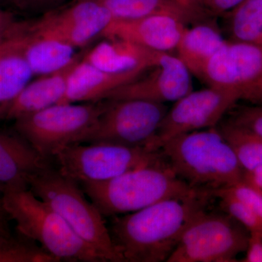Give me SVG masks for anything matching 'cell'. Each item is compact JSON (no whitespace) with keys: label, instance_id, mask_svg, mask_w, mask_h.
<instances>
[{"label":"cell","instance_id":"1","mask_svg":"<svg viewBox=\"0 0 262 262\" xmlns=\"http://www.w3.org/2000/svg\"><path fill=\"white\" fill-rule=\"evenodd\" d=\"M210 192L165 200L113 216L110 235L125 262L167 261L193 219L206 210Z\"/></svg>","mask_w":262,"mask_h":262},{"label":"cell","instance_id":"2","mask_svg":"<svg viewBox=\"0 0 262 262\" xmlns=\"http://www.w3.org/2000/svg\"><path fill=\"white\" fill-rule=\"evenodd\" d=\"M160 150L173 173L198 190L212 193L244 178L237 157L215 127L177 136Z\"/></svg>","mask_w":262,"mask_h":262},{"label":"cell","instance_id":"3","mask_svg":"<svg viewBox=\"0 0 262 262\" xmlns=\"http://www.w3.org/2000/svg\"><path fill=\"white\" fill-rule=\"evenodd\" d=\"M85 195L103 216L127 214L165 200L198 190L179 179L163 160L129 170L110 180L81 183Z\"/></svg>","mask_w":262,"mask_h":262},{"label":"cell","instance_id":"4","mask_svg":"<svg viewBox=\"0 0 262 262\" xmlns=\"http://www.w3.org/2000/svg\"><path fill=\"white\" fill-rule=\"evenodd\" d=\"M1 205L20 234L41 245L57 261L106 262L65 220L29 189L3 190Z\"/></svg>","mask_w":262,"mask_h":262},{"label":"cell","instance_id":"5","mask_svg":"<svg viewBox=\"0 0 262 262\" xmlns=\"http://www.w3.org/2000/svg\"><path fill=\"white\" fill-rule=\"evenodd\" d=\"M28 186L106 262H125L114 244L104 216L92 202L88 201L78 183L49 165L31 176Z\"/></svg>","mask_w":262,"mask_h":262},{"label":"cell","instance_id":"6","mask_svg":"<svg viewBox=\"0 0 262 262\" xmlns=\"http://www.w3.org/2000/svg\"><path fill=\"white\" fill-rule=\"evenodd\" d=\"M106 105V99L53 105L18 117L14 120V129L48 160L61 148L77 144Z\"/></svg>","mask_w":262,"mask_h":262},{"label":"cell","instance_id":"7","mask_svg":"<svg viewBox=\"0 0 262 262\" xmlns=\"http://www.w3.org/2000/svg\"><path fill=\"white\" fill-rule=\"evenodd\" d=\"M62 174L81 184L110 180L144 165L165 160L161 150L110 144H73L58 150Z\"/></svg>","mask_w":262,"mask_h":262},{"label":"cell","instance_id":"8","mask_svg":"<svg viewBox=\"0 0 262 262\" xmlns=\"http://www.w3.org/2000/svg\"><path fill=\"white\" fill-rule=\"evenodd\" d=\"M230 215L201 211L167 262H233L247 249L249 234Z\"/></svg>","mask_w":262,"mask_h":262},{"label":"cell","instance_id":"9","mask_svg":"<svg viewBox=\"0 0 262 262\" xmlns=\"http://www.w3.org/2000/svg\"><path fill=\"white\" fill-rule=\"evenodd\" d=\"M106 100L104 111L77 144L145 147L168 110L165 103L146 100Z\"/></svg>","mask_w":262,"mask_h":262},{"label":"cell","instance_id":"10","mask_svg":"<svg viewBox=\"0 0 262 262\" xmlns=\"http://www.w3.org/2000/svg\"><path fill=\"white\" fill-rule=\"evenodd\" d=\"M238 100L232 93L215 88L192 91L168 110L146 149L158 151L177 136L215 127Z\"/></svg>","mask_w":262,"mask_h":262},{"label":"cell","instance_id":"11","mask_svg":"<svg viewBox=\"0 0 262 262\" xmlns=\"http://www.w3.org/2000/svg\"><path fill=\"white\" fill-rule=\"evenodd\" d=\"M202 82L232 93L239 100L258 102L262 97V48L226 42L207 65Z\"/></svg>","mask_w":262,"mask_h":262},{"label":"cell","instance_id":"12","mask_svg":"<svg viewBox=\"0 0 262 262\" xmlns=\"http://www.w3.org/2000/svg\"><path fill=\"white\" fill-rule=\"evenodd\" d=\"M113 20L110 12L97 2L75 0L69 6L27 20L26 32L58 39L80 49L101 37Z\"/></svg>","mask_w":262,"mask_h":262},{"label":"cell","instance_id":"13","mask_svg":"<svg viewBox=\"0 0 262 262\" xmlns=\"http://www.w3.org/2000/svg\"><path fill=\"white\" fill-rule=\"evenodd\" d=\"M193 91L191 74L177 57L160 52L156 63L140 77L108 93L103 99L175 102Z\"/></svg>","mask_w":262,"mask_h":262},{"label":"cell","instance_id":"14","mask_svg":"<svg viewBox=\"0 0 262 262\" xmlns=\"http://www.w3.org/2000/svg\"><path fill=\"white\" fill-rule=\"evenodd\" d=\"M186 24L170 15H155L134 20H113L101 37L126 41L151 51L177 49Z\"/></svg>","mask_w":262,"mask_h":262},{"label":"cell","instance_id":"15","mask_svg":"<svg viewBox=\"0 0 262 262\" xmlns=\"http://www.w3.org/2000/svg\"><path fill=\"white\" fill-rule=\"evenodd\" d=\"M49 165L48 160L15 129L0 130V184L3 190L29 189V177Z\"/></svg>","mask_w":262,"mask_h":262},{"label":"cell","instance_id":"16","mask_svg":"<svg viewBox=\"0 0 262 262\" xmlns=\"http://www.w3.org/2000/svg\"><path fill=\"white\" fill-rule=\"evenodd\" d=\"M149 68L139 67L127 72H110L96 68L82 58L72 71L64 97L60 103L103 99L108 93L136 80Z\"/></svg>","mask_w":262,"mask_h":262},{"label":"cell","instance_id":"17","mask_svg":"<svg viewBox=\"0 0 262 262\" xmlns=\"http://www.w3.org/2000/svg\"><path fill=\"white\" fill-rule=\"evenodd\" d=\"M84 53L81 52L73 61L62 70L39 76V78L29 82L10 103L5 113V120H15L61 103L71 74L83 58Z\"/></svg>","mask_w":262,"mask_h":262},{"label":"cell","instance_id":"18","mask_svg":"<svg viewBox=\"0 0 262 262\" xmlns=\"http://www.w3.org/2000/svg\"><path fill=\"white\" fill-rule=\"evenodd\" d=\"M158 51H151L121 39L104 38L85 52L83 60L110 72H123L155 65Z\"/></svg>","mask_w":262,"mask_h":262},{"label":"cell","instance_id":"19","mask_svg":"<svg viewBox=\"0 0 262 262\" xmlns=\"http://www.w3.org/2000/svg\"><path fill=\"white\" fill-rule=\"evenodd\" d=\"M227 42L220 31L201 22L184 30L176 49L177 56L191 75L203 81L207 65Z\"/></svg>","mask_w":262,"mask_h":262},{"label":"cell","instance_id":"20","mask_svg":"<svg viewBox=\"0 0 262 262\" xmlns=\"http://www.w3.org/2000/svg\"><path fill=\"white\" fill-rule=\"evenodd\" d=\"M110 12L113 20H134L155 15L179 19L186 24L204 22L209 14L189 9L177 0H94Z\"/></svg>","mask_w":262,"mask_h":262},{"label":"cell","instance_id":"21","mask_svg":"<svg viewBox=\"0 0 262 262\" xmlns=\"http://www.w3.org/2000/svg\"><path fill=\"white\" fill-rule=\"evenodd\" d=\"M33 76L24 56L22 35L0 46V110L5 116L10 103Z\"/></svg>","mask_w":262,"mask_h":262},{"label":"cell","instance_id":"22","mask_svg":"<svg viewBox=\"0 0 262 262\" xmlns=\"http://www.w3.org/2000/svg\"><path fill=\"white\" fill-rule=\"evenodd\" d=\"M22 42L24 56L34 76L61 70L80 54L77 48L68 43L27 32L22 35Z\"/></svg>","mask_w":262,"mask_h":262},{"label":"cell","instance_id":"23","mask_svg":"<svg viewBox=\"0 0 262 262\" xmlns=\"http://www.w3.org/2000/svg\"><path fill=\"white\" fill-rule=\"evenodd\" d=\"M215 128L232 148L245 173L262 165L261 136L230 120L221 121Z\"/></svg>","mask_w":262,"mask_h":262},{"label":"cell","instance_id":"24","mask_svg":"<svg viewBox=\"0 0 262 262\" xmlns=\"http://www.w3.org/2000/svg\"><path fill=\"white\" fill-rule=\"evenodd\" d=\"M225 14L233 42L262 48V0H244Z\"/></svg>","mask_w":262,"mask_h":262},{"label":"cell","instance_id":"25","mask_svg":"<svg viewBox=\"0 0 262 262\" xmlns=\"http://www.w3.org/2000/svg\"><path fill=\"white\" fill-rule=\"evenodd\" d=\"M24 236L17 237L10 229L0 235V262H56L44 248Z\"/></svg>","mask_w":262,"mask_h":262},{"label":"cell","instance_id":"26","mask_svg":"<svg viewBox=\"0 0 262 262\" xmlns=\"http://www.w3.org/2000/svg\"><path fill=\"white\" fill-rule=\"evenodd\" d=\"M220 199V206L229 215L247 229L248 232L261 230L262 220L241 200L233 195L227 188L212 192Z\"/></svg>","mask_w":262,"mask_h":262},{"label":"cell","instance_id":"27","mask_svg":"<svg viewBox=\"0 0 262 262\" xmlns=\"http://www.w3.org/2000/svg\"><path fill=\"white\" fill-rule=\"evenodd\" d=\"M227 189L251 208L262 220V193L257 188L243 179Z\"/></svg>","mask_w":262,"mask_h":262},{"label":"cell","instance_id":"28","mask_svg":"<svg viewBox=\"0 0 262 262\" xmlns=\"http://www.w3.org/2000/svg\"><path fill=\"white\" fill-rule=\"evenodd\" d=\"M27 20H17L11 12L0 9V46L23 35Z\"/></svg>","mask_w":262,"mask_h":262},{"label":"cell","instance_id":"29","mask_svg":"<svg viewBox=\"0 0 262 262\" xmlns=\"http://www.w3.org/2000/svg\"><path fill=\"white\" fill-rule=\"evenodd\" d=\"M232 122L253 131L262 137V107H244L237 110Z\"/></svg>","mask_w":262,"mask_h":262},{"label":"cell","instance_id":"30","mask_svg":"<svg viewBox=\"0 0 262 262\" xmlns=\"http://www.w3.org/2000/svg\"><path fill=\"white\" fill-rule=\"evenodd\" d=\"M67 0H9L8 3L20 11L28 13H44L56 9Z\"/></svg>","mask_w":262,"mask_h":262},{"label":"cell","instance_id":"31","mask_svg":"<svg viewBox=\"0 0 262 262\" xmlns=\"http://www.w3.org/2000/svg\"><path fill=\"white\" fill-rule=\"evenodd\" d=\"M245 262H262V229L250 232Z\"/></svg>","mask_w":262,"mask_h":262},{"label":"cell","instance_id":"32","mask_svg":"<svg viewBox=\"0 0 262 262\" xmlns=\"http://www.w3.org/2000/svg\"><path fill=\"white\" fill-rule=\"evenodd\" d=\"M244 0H204L205 8L211 14L224 15Z\"/></svg>","mask_w":262,"mask_h":262},{"label":"cell","instance_id":"33","mask_svg":"<svg viewBox=\"0 0 262 262\" xmlns=\"http://www.w3.org/2000/svg\"><path fill=\"white\" fill-rule=\"evenodd\" d=\"M244 179L257 188L262 193V165L252 171L245 173Z\"/></svg>","mask_w":262,"mask_h":262},{"label":"cell","instance_id":"34","mask_svg":"<svg viewBox=\"0 0 262 262\" xmlns=\"http://www.w3.org/2000/svg\"><path fill=\"white\" fill-rule=\"evenodd\" d=\"M177 1L189 9L211 15V13L205 8L204 0H177Z\"/></svg>","mask_w":262,"mask_h":262},{"label":"cell","instance_id":"35","mask_svg":"<svg viewBox=\"0 0 262 262\" xmlns=\"http://www.w3.org/2000/svg\"><path fill=\"white\" fill-rule=\"evenodd\" d=\"M4 213V211L0 212V235L3 232H6L7 230L9 229L8 225H7L6 221L5 220Z\"/></svg>","mask_w":262,"mask_h":262},{"label":"cell","instance_id":"36","mask_svg":"<svg viewBox=\"0 0 262 262\" xmlns=\"http://www.w3.org/2000/svg\"><path fill=\"white\" fill-rule=\"evenodd\" d=\"M3 186L0 184V208H2V205H1V196L2 194H3Z\"/></svg>","mask_w":262,"mask_h":262},{"label":"cell","instance_id":"37","mask_svg":"<svg viewBox=\"0 0 262 262\" xmlns=\"http://www.w3.org/2000/svg\"><path fill=\"white\" fill-rule=\"evenodd\" d=\"M3 117L5 118L4 112H3V110H0V119L3 118Z\"/></svg>","mask_w":262,"mask_h":262},{"label":"cell","instance_id":"38","mask_svg":"<svg viewBox=\"0 0 262 262\" xmlns=\"http://www.w3.org/2000/svg\"><path fill=\"white\" fill-rule=\"evenodd\" d=\"M9 0H0V3H8Z\"/></svg>","mask_w":262,"mask_h":262},{"label":"cell","instance_id":"39","mask_svg":"<svg viewBox=\"0 0 262 262\" xmlns=\"http://www.w3.org/2000/svg\"><path fill=\"white\" fill-rule=\"evenodd\" d=\"M258 102L261 103V104H262V97L261 98V99H260V101H258Z\"/></svg>","mask_w":262,"mask_h":262},{"label":"cell","instance_id":"40","mask_svg":"<svg viewBox=\"0 0 262 262\" xmlns=\"http://www.w3.org/2000/svg\"><path fill=\"white\" fill-rule=\"evenodd\" d=\"M3 211V207H2L1 208H0V212Z\"/></svg>","mask_w":262,"mask_h":262}]
</instances>
